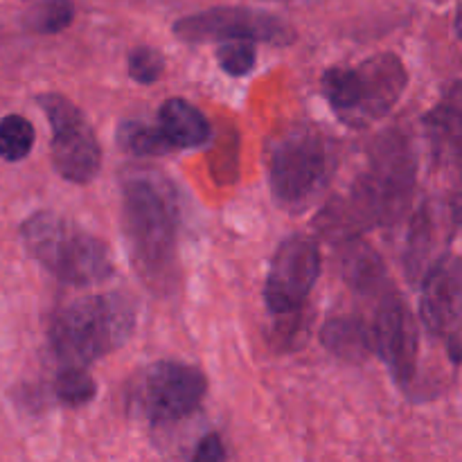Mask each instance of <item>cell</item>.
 I'll use <instances>...</instances> for the list:
<instances>
[{
	"mask_svg": "<svg viewBox=\"0 0 462 462\" xmlns=\"http://www.w3.org/2000/svg\"><path fill=\"white\" fill-rule=\"evenodd\" d=\"M122 228L144 282L153 289L170 287L176 269L179 208L170 185L153 171H138L122 185Z\"/></svg>",
	"mask_w": 462,
	"mask_h": 462,
	"instance_id": "6da1fadb",
	"label": "cell"
},
{
	"mask_svg": "<svg viewBox=\"0 0 462 462\" xmlns=\"http://www.w3.org/2000/svg\"><path fill=\"white\" fill-rule=\"evenodd\" d=\"M39 106L52 126L54 170L70 183H90L102 167V149L84 113L54 93L39 95Z\"/></svg>",
	"mask_w": 462,
	"mask_h": 462,
	"instance_id": "52a82bcc",
	"label": "cell"
},
{
	"mask_svg": "<svg viewBox=\"0 0 462 462\" xmlns=\"http://www.w3.org/2000/svg\"><path fill=\"white\" fill-rule=\"evenodd\" d=\"M194 460L199 462H217L226 458V449L221 445V438L217 433H210V436L203 438L197 445V451L192 454Z\"/></svg>",
	"mask_w": 462,
	"mask_h": 462,
	"instance_id": "cb8c5ba5",
	"label": "cell"
},
{
	"mask_svg": "<svg viewBox=\"0 0 462 462\" xmlns=\"http://www.w3.org/2000/svg\"><path fill=\"white\" fill-rule=\"evenodd\" d=\"M433 144L440 158H458L460 143V95L458 86L451 88V97L436 108L429 117Z\"/></svg>",
	"mask_w": 462,
	"mask_h": 462,
	"instance_id": "e0dca14e",
	"label": "cell"
},
{
	"mask_svg": "<svg viewBox=\"0 0 462 462\" xmlns=\"http://www.w3.org/2000/svg\"><path fill=\"white\" fill-rule=\"evenodd\" d=\"M320 275V248L307 235L284 239L275 251L264 284V300L271 314L287 316L305 305Z\"/></svg>",
	"mask_w": 462,
	"mask_h": 462,
	"instance_id": "30bf717a",
	"label": "cell"
},
{
	"mask_svg": "<svg viewBox=\"0 0 462 462\" xmlns=\"http://www.w3.org/2000/svg\"><path fill=\"white\" fill-rule=\"evenodd\" d=\"M21 239L27 253L63 284L88 287L116 273L111 248L57 212L41 210L23 221Z\"/></svg>",
	"mask_w": 462,
	"mask_h": 462,
	"instance_id": "3957f363",
	"label": "cell"
},
{
	"mask_svg": "<svg viewBox=\"0 0 462 462\" xmlns=\"http://www.w3.org/2000/svg\"><path fill=\"white\" fill-rule=\"evenodd\" d=\"M75 18L72 0H41L30 14V27L39 34H57Z\"/></svg>",
	"mask_w": 462,
	"mask_h": 462,
	"instance_id": "44dd1931",
	"label": "cell"
},
{
	"mask_svg": "<svg viewBox=\"0 0 462 462\" xmlns=\"http://www.w3.org/2000/svg\"><path fill=\"white\" fill-rule=\"evenodd\" d=\"M438 224L436 210H433L429 203H424L418 212H415L413 221H411V233L406 239V271H409L411 278H420L422 273H427L429 266L438 260L440 255H436L438 248Z\"/></svg>",
	"mask_w": 462,
	"mask_h": 462,
	"instance_id": "9a60e30c",
	"label": "cell"
},
{
	"mask_svg": "<svg viewBox=\"0 0 462 462\" xmlns=\"http://www.w3.org/2000/svg\"><path fill=\"white\" fill-rule=\"evenodd\" d=\"M334 153L320 131L293 126L271 152L269 185L275 203L284 210H305L328 188Z\"/></svg>",
	"mask_w": 462,
	"mask_h": 462,
	"instance_id": "5b68a950",
	"label": "cell"
},
{
	"mask_svg": "<svg viewBox=\"0 0 462 462\" xmlns=\"http://www.w3.org/2000/svg\"><path fill=\"white\" fill-rule=\"evenodd\" d=\"M158 116V126L174 149H197L210 140L212 129L208 117L183 97L167 99Z\"/></svg>",
	"mask_w": 462,
	"mask_h": 462,
	"instance_id": "4fadbf2b",
	"label": "cell"
},
{
	"mask_svg": "<svg viewBox=\"0 0 462 462\" xmlns=\"http://www.w3.org/2000/svg\"><path fill=\"white\" fill-rule=\"evenodd\" d=\"M320 341L334 356L359 364L373 355V328L356 316H334L320 329Z\"/></svg>",
	"mask_w": 462,
	"mask_h": 462,
	"instance_id": "5bb4252c",
	"label": "cell"
},
{
	"mask_svg": "<svg viewBox=\"0 0 462 462\" xmlns=\"http://www.w3.org/2000/svg\"><path fill=\"white\" fill-rule=\"evenodd\" d=\"M462 275L456 255H440L424 273L422 323L433 337H458Z\"/></svg>",
	"mask_w": 462,
	"mask_h": 462,
	"instance_id": "7c38bea8",
	"label": "cell"
},
{
	"mask_svg": "<svg viewBox=\"0 0 462 462\" xmlns=\"http://www.w3.org/2000/svg\"><path fill=\"white\" fill-rule=\"evenodd\" d=\"M135 329V305L108 291L70 302L50 325V346L63 365H88L125 346Z\"/></svg>",
	"mask_w": 462,
	"mask_h": 462,
	"instance_id": "7a4b0ae2",
	"label": "cell"
},
{
	"mask_svg": "<svg viewBox=\"0 0 462 462\" xmlns=\"http://www.w3.org/2000/svg\"><path fill=\"white\" fill-rule=\"evenodd\" d=\"M217 61L230 77H244L253 72L257 63V50L253 41H221L217 48Z\"/></svg>",
	"mask_w": 462,
	"mask_h": 462,
	"instance_id": "7402d4cb",
	"label": "cell"
},
{
	"mask_svg": "<svg viewBox=\"0 0 462 462\" xmlns=\"http://www.w3.org/2000/svg\"><path fill=\"white\" fill-rule=\"evenodd\" d=\"M206 393L208 379L199 368L179 361H158L144 373L138 400L153 424H174L197 413Z\"/></svg>",
	"mask_w": 462,
	"mask_h": 462,
	"instance_id": "9c48e42d",
	"label": "cell"
},
{
	"mask_svg": "<svg viewBox=\"0 0 462 462\" xmlns=\"http://www.w3.org/2000/svg\"><path fill=\"white\" fill-rule=\"evenodd\" d=\"M165 59L152 45H138L129 54V77L138 84H153L162 77Z\"/></svg>",
	"mask_w": 462,
	"mask_h": 462,
	"instance_id": "603a6c76",
	"label": "cell"
},
{
	"mask_svg": "<svg viewBox=\"0 0 462 462\" xmlns=\"http://www.w3.org/2000/svg\"><path fill=\"white\" fill-rule=\"evenodd\" d=\"M97 393V383L84 365H66L54 379V395L66 406H86Z\"/></svg>",
	"mask_w": 462,
	"mask_h": 462,
	"instance_id": "ffe728a7",
	"label": "cell"
},
{
	"mask_svg": "<svg viewBox=\"0 0 462 462\" xmlns=\"http://www.w3.org/2000/svg\"><path fill=\"white\" fill-rule=\"evenodd\" d=\"M415 153L400 134H383L370 153V165L355 189L356 217L368 224H395L411 203Z\"/></svg>",
	"mask_w": 462,
	"mask_h": 462,
	"instance_id": "8992f818",
	"label": "cell"
},
{
	"mask_svg": "<svg viewBox=\"0 0 462 462\" xmlns=\"http://www.w3.org/2000/svg\"><path fill=\"white\" fill-rule=\"evenodd\" d=\"M174 34L185 43L212 41H253V43L287 45L296 39L293 27L282 18L248 7H215L174 23Z\"/></svg>",
	"mask_w": 462,
	"mask_h": 462,
	"instance_id": "ba28073f",
	"label": "cell"
},
{
	"mask_svg": "<svg viewBox=\"0 0 462 462\" xmlns=\"http://www.w3.org/2000/svg\"><path fill=\"white\" fill-rule=\"evenodd\" d=\"M34 147V126L23 116H7L0 120V158L18 162L30 156Z\"/></svg>",
	"mask_w": 462,
	"mask_h": 462,
	"instance_id": "d6986e66",
	"label": "cell"
},
{
	"mask_svg": "<svg viewBox=\"0 0 462 462\" xmlns=\"http://www.w3.org/2000/svg\"><path fill=\"white\" fill-rule=\"evenodd\" d=\"M409 86L404 61L393 52L374 54L355 68H329L323 75V95L338 120L365 126L388 116Z\"/></svg>",
	"mask_w": 462,
	"mask_h": 462,
	"instance_id": "277c9868",
	"label": "cell"
},
{
	"mask_svg": "<svg viewBox=\"0 0 462 462\" xmlns=\"http://www.w3.org/2000/svg\"><path fill=\"white\" fill-rule=\"evenodd\" d=\"M374 352L400 386H409L418 373L420 338L413 314L397 293H386L373 325Z\"/></svg>",
	"mask_w": 462,
	"mask_h": 462,
	"instance_id": "8fae6325",
	"label": "cell"
},
{
	"mask_svg": "<svg viewBox=\"0 0 462 462\" xmlns=\"http://www.w3.org/2000/svg\"><path fill=\"white\" fill-rule=\"evenodd\" d=\"M117 147L131 156H165L174 152L161 126L140 120H126L117 126Z\"/></svg>",
	"mask_w": 462,
	"mask_h": 462,
	"instance_id": "ac0fdd59",
	"label": "cell"
},
{
	"mask_svg": "<svg viewBox=\"0 0 462 462\" xmlns=\"http://www.w3.org/2000/svg\"><path fill=\"white\" fill-rule=\"evenodd\" d=\"M343 278L355 291L374 293L386 284V266L374 248L364 242H350L341 257Z\"/></svg>",
	"mask_w": 462,
	"mask_h": 462,
	"instance_id": "2e32d148",
	"label": "cell"
}]
</instances>
